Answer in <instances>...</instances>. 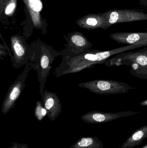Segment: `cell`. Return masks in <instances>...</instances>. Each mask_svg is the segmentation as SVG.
Here are the masks:
<instances>
[{
	"instance_id": "obj_1",
	"label": "cell",
	"mask_w": 147,
	"mask_h": 148,
	"mask_svg": "<svg viewBox=\"0 0 147 148\" xmlns=\"http://www.w3.org/2000/svg\"><path fill=\"white\" fill-rule=\"evenodd\" d=\"M31 46L33 51V56L29 62L33 69L38 73L39 93L41 94L45 89L53 62L57 57L60 56V55L59 51H56L52 46L39 40L32 42Z\"/></svg>"
},
{
	"instance_id": "obj_2",
	"label": "cell",
	"mask_w": 147,
	"mask_h": 148,
	"mask_svg": "<svg viewBox=\"0 0 147 148\" xmlns=\"http://www.w3.org/2000/svg\"><path fill=\"white\" fill-rule=\"evenodd\" d=\"M104 64L107 66L125 65L131 67L130 73L139 78L147 79V47L135 52H125L108 59Z\"/></svg>"
},
{
	"instance_id": "obj_3",
	"label": "cell",
	"mask_w": 147,
	"mask_h": 148,
	"mask_svg": "<svg viewBox=\"0 0 147 148\" xmlns=\"http://www.w3.org/2000/svg\"><path fill=\"white\" fill-rule=\"evenodd\" d=\"M79 88L87 89L100 95H115L127 93L135 88L123 82L110 80H95L79 84Z\"/></svg>"
},
{
	"instance_id": "obj_4",
	"label": "cell",
	"mask_w": 147,
	"mask_h": 148,
	"mask_svg": "<svg viewBox=\"0 0 147 148\" xmlns=\"http://www.w3.org/2000/svg\"><path fill=\"white\" fill-rule=\"evenodd\" d=\"M10 46L12 55L10 60L14 68L18 69L28 64L33 56L31 45L26 42L24 36L19 34L10 37Z\"/></svg>"
},
{
	"instance_id": "obj_5",
	"label": "cell",
	"mask_w": 147,
	"mask_h": 148,
	"mask_svg": "<svg viewBox=\"0 0 147 148\" xmlns=\"http://www.w3.org/2000/svg\"><path fill=\"white\" fill-rule=\"evenodd\" d=\"M32 69L29 62L25 66L23 72L9 87L2 104L1 112L3 114H7L14 108L16 101L26 86V80L28 74Z\"/></svg>"
},
{
	"instance_id": "obj_6",
	"label": "cell",
	"mask_w": 147,
	"mask_h": 148,
	"mask_svg": "<svg viewBox=\"0 0 147 148\" xmlns=\"http://www.w3.org/2000/svg\"><path fill=\"white\" fill-rule=\"evenodd\" d=\"M63 38L66 43L65 49L59 51L60 56L78 55L91 50L93 44L83 34L79 32L69 33Z\"/></svg>"
},
{
	"instance_id": "obj_7",
	"label": "cell",
	"mask_w": 147,
	"mask_h": 148,
	"mask_svg": "<svg viewBox=\"0 0 147 148\" xmlns=\"http://www.w3.org/2000/svg\"><path fill=\"white\" fill-rule=\"evenodd\" d=\"M105 13L107 21L104 29L121 23L147 21V14L135 10H112Z\"/></svg>"
},
{
	"instance_id": "obj_8",
	"label": "cell",
	"mask_w": 147,
	"mask_h": 148,
	"mask_svg": "<svg viewBox=\"0 0 147 148\" xmlns=\"http://www.w3.org/2000/svg\"><path fill=\"white\" fill-rule=\"evenodd\" d=\"M140 112L135 111H123L116 113H104L101 111L94 110L84 114L81 118L84 122L89 124H102L109 122L122 117L131 116Z\"/></svg>"
},
{
	"instance_id": "obj_9",
	"label": "cell",
	"mask_w": 147,
	"mask_h": 148,
	"mask_svg": "<svg viewBox=\"0 0 147 148\" xmlns=\"http://www.w3.org/2000/svg\"><path fill=\"white\" fill-rule=\"evenodd\" d=\"M42 104L47 111L48 118L54 121L62 112V105L60 100L56 93L45 89L41 93Z\"/></svg>"
},
{
	"instance_id": "obj_10",
	"label": "cell",
	"mask_w": 147,
	"mask_h": 148,
	"mask_svg": "<svg viewBox=\"0 0 147 148\" xmlns=\"http://www.w3.org/2000/svg\"><path fill=\"white\" fill-rule=\"evenodd\" d=\"M109 36L112 40L120 44L147 47V33L117 32L111 34Z\"/></svg>"
},
{
	"instance_id": "obj_11",
	"label": "cell",
	"mask_w": 147,
	"mask_h": 148,
	"mask_svg": "<svg viewBox=\"0 0 147 148\" xmlns=\"http://www.w3.org/2000/svg\"><path fill=\"white\" fill-rule=\"evenodd\" d=\"M107 21L106 13L89 14L76 21L77 24L82 29H104Z\"/></svg>"
},
{
	"instance_id": "obj_12",
	"label": "cell",
	"mask_w": 147,
	"mask_h": 148,
	"mask_svg": "<svg viewBox=\"0 0 147 148\" xmlns=\"http://www.w3.org/2000/svg\"><path fill=\"white\" fill-rule=\"evenodd\" d=\"M27 8L31 21L36 29L41 28L42 19L41 13L43 8L41 0H23Z\"/></svg>"
},
{
	"instance_id": "obj_13",
	"label": "cell",
	"mask_w": 147,
	"mask_h": 148,
	"mask_svg": "<svg viewBox=\"0 0 147 148\" xmlns=\"http://www.w3.org/2000/svg\"><path fill=\"white\" fill-rule=\"evenodd\" d=\"M147 138V125L138 128L123 143L121 148H132L141 145Z\"/></svg>"
},
{
	"instance_id": "obj_14",
	"label": "cell",
	"mask_w": 147,
	"mask_h": 148,
	"mask_svg": "<svg viewBox=\"0 0 147 148\" xmlns=\"http://www.w3.org/2000/svg\"><path fill=\"white\" fill-rule=\"evenodd\" d=\"M104 144L98 137L85 136L79 139L69 148H103Z\"/></svg>"
},
{
	"instance_id": "obj_15",
	"label": "cell",
	"mask_w": 147,
	"mask_h": 148,
	"mask_svg": "<svg viewBox=\"0 0 147 148\" xmlns=\"http://www.w3.org/2000/svg\"><path fill=\"white\" fill-rule=\"evenodd\" d=\"M17 0H1V13L2 10L7 16L14 14L17 5Z\"/></svg>"
},
{
	"instance_id": "obj_16",
	"label": "cell",
	"mask_w": 147,
	"mask_h": 148,
	"mask_svg": "<svg viewBox=\"0 0 147 148\" xmlns=\"http://www.w3.org/2000/svg\"><path fill=\"white\" fill-rule=\"evenodd\" d=\"M46 115H47V111L43 106L42 102L38 101L35 108V116L38 121H41Z\"/></svg>"
},
{
	"instance_id": "obj_17",
	"label": "cell",
	"mask_w": 147,
	"mask_h": 148,
	"mask_svg": "<svg viewBox=\"0 0 147 148\" xmlns=\"http://www.w3.org/2000/svg\"><path fill=\"white\" fill-rule=\"evenodd\" d=\"M11 144H12V146L9 148H28V145L27 144H20L14 142L11 143Z\"/></svg>"
},
{
	"instance_id": "obj_18",
	"label": "cell",
	"mask_w": 147,
	"mask_h": 148,
	"mask_svg": "<svg viewBox=\"0 0 147 148\" xmlns=\"http://www.w3.org/2000/svg\"><path fill=\"white\" fill-rule=\"evenodd\" d=\"M7 47H5V46H3L2 44H0V56H1V59L2 60V57L4 59V57H6L7 55V52L6 51Z\"/></svg>"
},
{
	"instance_id": "obj_19",
	"label": "cell",
	"mask_w": 147,
	"mask_h": 148,
	"mask_svg": "<svg viewBox=\"0 0 147 148\" xmlns=\"http://www.w3.org/2000/svg\"><path fill=\"white\" fill-rule=\"evenodd\" d=\"M140 105L142 106H146V107H147V99L141 102L140 103Z\"/></svg>"
},
{
	"instance_id": "obj_20",
	"label": "cell",
	"mask_w": 147,
	"mask_h": 148,
	"mask_svg": "<svg viewBox=\"0 0 147 148\" xmlns=\"http://www.w3.org/2000/svg\"><path fill=\"white\" fill-rule=\"evenodd\" d=\"M139 1L141 5L147 6V0H139Z\"/></svg>"
},
{
	"instance_id": "obj_21",
	"label": "cell",
	"mask_w": 147,
	"mask_h": 148,
	"mask_svg": "<svg viewBox=\"0 0 147 148\" xmlns=\"http://www.w3.org/2000/svg\"><path fill=\"white\" fill-rule=\"evenodd\" d=\"M140 148H147V144L145 145V146H143V147H142Z\"/></svg>"
},
{
	"instance_id": "obj_22",
	"label": "cell",
	"mask_w": 147,
	"mask_h": 148,
	"mask_svg": "<svg viewBox=\"0 0 147 148\" xmlns=\"http://www.w3.org/2000/svg\"><path fill=\"white\" fill-rule=\"evenodd\" d=\"M58 1H60V0H58Z\"/></svg>"
}]
</instances>
